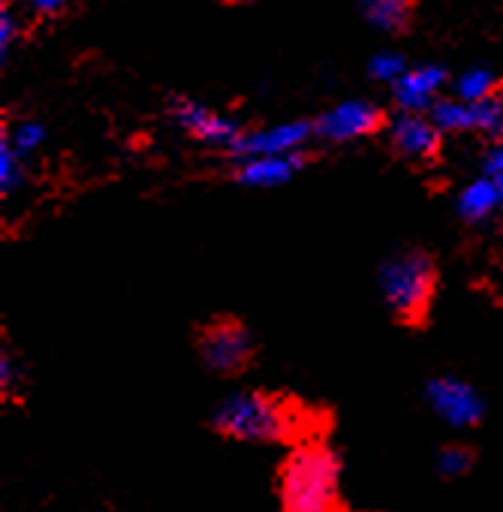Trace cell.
I'll return each mask as SVG.
<instances>
[{
  "label": "cell",
  "instance_id": "obj_23",
  "mask_svg": "<svg viewBox=\"0 0 503 512\" xmlns=\"http://www.w3.org/2000/svg\"><path fill=\"white\" fill-rule=\"evenodd\" d=\"M235 4H254V0H235Z\"/></svg>",
  "mask_w": 503,
  "mask_h": 512
},
{
  "label": "cell",
  "instance_id": "obj_1",
  "mask_svg": "<svg viewBox=\"0 0 503 512\" xmlns=\"http://www.w3.org/2000/svg\"><path fill=\"white\" fill-rule=\"evenodd\" d=\"M211 428L226 440H257V443H287L302 446L323 440L332 431V413L290 392L254 389L238 392L217 407Z\"/></svg>",
  "mask_w": 503,
  "mask_h": 512
},
{
  "label": "cell",
  "instance_id": "obj_21",
  "mask_svg": "<svg viewBox=\"0 0 503 512\" xmlns=\"http://www.w3.org/2000/svg\"><path fill=\"white\" fill-rule=\"evenodd\" d=\"M16 37H19V19L10 10H4L0 13V52H7Z\"/></svg>",
  "mask_w": 503,
  "mask_h": 512
},
{
  "label": "cell",
  "instance_id": "obj_4",
  "mask_svg": "<svg viewBox=\"0 0 503 512\" xmlns=\"http://www.w3.org/2000/svg\"><path fill=\"white\" fill-rule=\"evenodd\" d=\"M196 350L202 362L220 377L244 374L254 365V356H257L254 338H250V332L232 317L208 320L196 335Z\"/></svg>",
  "mask_w": 503,
  "mask_h": 512
},
{
  "label": "cell",
  "instance_id": "obj_9",
  "mask_svg": "<svg viewBox=\"0 0 503 512\" xmlns=\"http://www.w3.org/2000/svg\"><path fill=\"white\" fill-rule=\"evenodd\" d=\"M392 148L410 160H428L440 145V127L425 112H401L389 124Z\"/></svg>",
  "mask_w": 503,
  "mask_h": 512
},
{
  "label": "cell",
  "instance_id": "obj_20",
  "mask_svg": "<svg viewBox=\"0 0 503 512\" xmlns=\"http://www.w3.org/2000/svg\"><path fill=\"white\" fill-rule=\"evenodd\" d=\"M485 178L494 184L500 205H503V145H497L488 157H485Z\"/></svg>",
  "mask_w": 503,
  "mask_h": 512
},
{
  "label": "cell",
  "instance_id": "obj_8",
  "mask_svg": "<svg viewBox=\"0 0 503 512\" xmlns=\"http://www.w3.org/2000/svg\"><path fill=\"white\" fill-rule=\"evenodd\" d=\"M175 121L193 139H199L205 145H214V148H235V142L241 136L235 121H229L226 115H220V112H214V109H208L202 103H190V100L175 106Z\"/></svg>",
  "mask_w": 503,
  "mask_h": 512
},
{
  "label": "cell",
  "instance_id": "obj_6",
  "mask_svg": "<svg viewBox=\"0 0 503 512\" xmlns=\"http://www.w3.org/2000/svg\"><path fill=\"white\" fill-rule=\"evenodd\" d=\"M380 127V109L368 100H347L317 121V133L329 142H353Z\"/></svg>",
  "mask_w": 503,
  "mask_h": 512
},
{
  "label": "cell",
  "instance_id": "obj_2",
  "mask_svg": "<svg viewBox=\"0 0 503 512\" xmlns=\"http://www.w3.org/2000/svg\"><path fill=\"white\" fill-rule=\"evenodd\" d=\"M281 512H344L341 461L326 440L296 446L278 473Z\"/></svg>",
  "mask_w": 503,
  "mask_h": 512
},
{
  "label": "cell",
  "instance_id": "obj_5",
  "mask_svg": "<svg viewBox=\"0 0 503 512\" xmlns=\"http://www.w3.org/2000/svg\"><path fill=\"white\" fill-rule=\"evenodd\" d=\"M431 121L440 127V133H500L503 130V103L497 97L491 100H440L431 109Z\"/></svg>",
  "mask_w": 503,
  "mask_h": 512
},
{
  "label": "cell",
  "instance_id": "obj_22",
  "mask_svg": "<svg viewBox=\"0 0 503 512\" xmlns=\"http://www.w3.org/2000/svg\"><path fill=\"white\" fill-rule=\"evenodd\" d=\"M31 10L40 13V16H55L67 7V0H28Z\"/></svg>",
  "mask_w": 503,
  "mask_h": 512
},
{
  "label": "cell",
  "instance_id": "obj_19",
  "mask_svg": "<svg viewBox=\"0 0 503 512\" xmlns=\"http://www.w3.org/2000/svg\"><path fill=\"white\" fill-rule=\"evenodd\" d=\"M371 76L377 79V82H386V85H395L404 73H407V64H404V58L401 55H392V52H383V55H377V58H371Z\"/></svg>",
  "mask_w": 503,
  "mask_h": 512
},
{
  "label": "cell",
  "instance_id": "obj_16",
  "mask_svg": "<svg viewBox=\"0 0 503 512\" xmlns=\"http://www.w3.org/2000/svg\"><path fill=\"white\" fill-rule=\"evenodd\" d=\"M22 157H25V154H19V151L13 148L10 136L0 139V190H4V193L19 190V184H22V178H25Z\"/></svg>",
  "mask_w": 503,
  "mask_h": 512
},
{
  "label": "cell",
  "instance_id": "obj_17",
  "mask_svg": "<svg viewBox=\"0 0 503 512\" xmlns=\"http://www.w3.org/2000/svg\"><path fill=\"white\" fill-rule=\"evenodd\" d=\"M473 449L461 446V443H452V446H443V452L437 455V470L446 473V476H458L464 470H470L473 464Z\"/></svg>",
  "mask_w": 503,
  "mask_h": 512
},
{
  "label": "cell",
  "instance_id": "obj_13",
  "mask_svg": "<svg viewBox=\"0 0 503 512\" xmlns=\"http://www.w3.org/2000/svg\"><path fill=\"white\" fill-rule=\"evenodd\" d=\"M497 205H500V196L488 178H476L464 184V190L458 193V211L467 220H485Z\"/></svg>",
  "mask_w": 503,
  "mask_h": 512
},
{
  "label": "cell",
  "instance_id": "obj_11",
  "mask_svg": "<svg viewBox=\"0 0 503 512\" xmlns=\"http://www.w3.org/2000/svg\"><path fill=\"white\" fill-rule=\"evenodd\" d=\"M428 398L434 404V410L449 419L452 425H476L482 407H479V398L473 395L470 386L452 380V377H440L428 386Z\"/></svg>",
  "mask_w": 503,
  "mask_h": 512
},
{
  "label": "cell",
  "instance_id": "obj_12",
  "mask_svg": "<svg viewBox=\"0 0 503 512\" xmlns=\"http://www.w3.org/2000/svg\"><path fill=\"white\" fill-rule=\"evenodd\" d=\"M299 154H266V157H241L238 181L257 190L287 184L299 169Z\"/></svg>",
  "mask_w": 503,
  "mask_h": 512
},
{
  "label": "cell",
  "instance_id": "obj_14",
  "mask_svg": "<svg viewBox=\"0 0 503 512\" xmlns=\"http://www.w3.org/2000/svg\"><path fill=\"white\" fill-rule=\"evenodd\" d=\"M362 13L377 31H401L410 19V0H362Z\"/></svg>",
  "mask_w": 503,
  "mask_h": 512
},
{
  "label": "cell",
  "instance_id": "obj_3",
  "mask_svg": "<svg viewBox=\"0 0 503 512\" xmlns=\"http://www.w3.org/2000/svg\"><path fill=\"white\" fill-rule=\"evenodd\" d=\"M380 287H383V299L392 308V314L407 326H419L428 317L434 287H437L434 263L419 250L398 253L383 266Z\"/></svg>",
  "mask_w": 503,
  "mask_h": 512
},
{
  "label": "cell",
  "instance_id": "obj_10",
  "mask_svg": "<svg viewBox=\"0 0 503 512\" xmlns=\"http://www.w3.org/2000/svg\"><path fill=\"white\" fill-rule=\"evenodd\" d=\"M446 73L440 67H407V73L392 85L401 112H428L440 103Z\"/></svg>",
  "mask_w": 503,
  "mask_h": 512
},
{
  "label": "cell",
  "instance_id": "obj_7",
  "mask_svg": "<svg viewBox=\"0 0 503 512\" xmlns=\"http://www.w3.org/2000/svg\"><path fill=\"white\" fill-rule=\"evenodd\" d=\"M311 127L299 124V121H284V124H272L254 133H241L235 142V154L238 157H266V154H299L302 145L308 142Z\"/></svg>",
  "mask_w": 503,
  "mask_h": 512
},
{
  "label": "cell",
  "instance_id": "obj_18",
  "mask_svg": "<svg viewBox=\"0 0 503 512\" xmlns=\"http://www.w3.org/2000/svg\"><path fill=\"white\" fill-rule=\"evenodd\" d=\"M10 142L19 154H34L43 142H46V130L37 124V121H22L13 127L10 133Z\"/></svg>",
  "mask_w": 503,
  "mask_h": 512
},
{
  "label": "cell",
  "instance_id": "obj_15",
  "mask_svg": "<svg viewBox=\"0 0 503 512\" xmlns=\"http://www.w3.org/2000/svg\"><path fill=\"white\" fill-rule=\"evenodd\" d=\"M494 73L485 70V67H473L467 73L458 76L455 82V97L458 100H470V103H479V100H491L494 97Z\"/></svg>",
  "mask_w": 503,
  "mask_h": 512
}]
</instances>
